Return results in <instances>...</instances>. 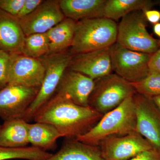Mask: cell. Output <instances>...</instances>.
<instances>
[{"label": "cell", "mask_w": 160, "mask_h": 160, "mask_svg": "<svg viewBox=\"0 0 160 160\" xmlns=\"http://www.w3.org/2000/svg\"><path fill=\"white\" fill-rule=\"evenodd\" d=\"M39 88L8 84L0 90V117L4 121L23 118Z\"/></svg>", "instance_id": "30bf717a"}, {"label": "cell", "mask_w": 160, "mask_h": 160, "mask_svg": "<svg viewBox=\"0 0 160 160\" xmlns=\"http://www.w3.org/2000/svg\"><path fill=\"white\" fill-rule=\"evenodd\" d=\"M107 0H60L65 17L76 21L85 19L104 18Z\"/></svg>", "instance_id": "2e32d148"}, {"label": "cell", "mask_w": 160, "mask_h": 160, "mask_svg": "<svg viewBox=\"0 0 160 160\" xmlns=\"http://www.w3.org/2000/svg\"><path fill=\"white\" fill-rule=\"evenodd\" d=\"M133 97L126 99L119 106L104 115L94 127L77 139L85 144L98 146L101 141L107 138L136 132Z\"/></svg>", "instance_id": "7a4b0ae2"}, {"label": "cell", "mask_w": 160, "mask_h": 160, "mask_svg": "<svg viewBox=\"0 0 160 160\" xmlns=\"http://www.w3.org/2000/svg\"><path fill=\"white\" fill-rule=\"evenodd\" d=\"M131 84L137 93L146 98L160 96V73L150 72L142 81Z\"/></svg>", "instance_id": "cb8c5ba5"}, {"label": "cell", "mask_w": 160, "mask_h": 160, "mask_svg": "<svg viewBox=\"0 0 160 160\" xmlns=\"http://www.w3.org/2000/svg\"><path fill=\"white\" fill-rule=\"evenodd\" d=\"M29 124L23 118L5 121L0 131V146L9 148L27 146L29 144Z\"/></svg>", "instance_id": "d6986e66"}, {"label": "cell", "mask_w": 160, "mask_h": 160, "mask_svg": "<svg viewBox=\"0 0 160 160\" xmlns=\"http://www.w3.org/2000/svg\"><path fill=\"white\" fill-rule=\"evenodd\" d=\"M102 116L89 106H78L55 94L35 115L33 120L52 125L62 137L76 138L94 127Z\"/></svg>", "instance_id": "6da1fadb"}, {"label": "cell", "mask_w": 160, "mask_h": 160, "mask_svg": "<svg viewBox=\"0 0 160 160\" xmlns=\"http://www.w3.org/2000/svg\"><path fill=\"white\" fill-rule=\"evenodd\" d=\"M29 143L32 146L44 150H54L57 147V140L62 137L59 132L47 123L29 124Z\"/></svg>", "instance_id": "ffe728a7"}, {"label": "cell", "mask_w": 160, "mask_h": 160, "mask_svg": "<svg viewBox=\"0 0 160 160\" xmlns=\"http://www.w3.org/2000/svg\"><path fill=\"white\" fill-rule=\"evenodd\" d=\"M52 153L33 146L9 148L0 146V160H46Z\"/></svg>", "instance_id": "7402d4cb"}, {"label": "cell", "mask_w": 160, "mask_h": 160, "mask_svg": "<svg viewBox=\"0 0 160 160\" xmlns=\"http://www.w3.org/2000/svg\"><path fill=\"white\" fill-rule=\"evenodd\" d=\"M46 160H104L98 146L82 142L76 138H66L55 154Z\"/></svg>", "instance_id": "e0dca14e"}, {"label": "cell", "mask_w": 160, "mask_h": 160, "mask_svg": "<svg viewBox=\"0 0 160 160\" xmlns=\"http://www.w3.org/2000/svg\"><path fill=\"white\" fill-rule=\"evenodd\" d=\"M153 30L155 34L160 38V22L153 25Z\"/></svg>", "instance_id": "4dcf8cb0"}, {"label": "cell", "mask_w": 160, "mask_h": 160, "mask_svg": "<svg viewBox=\"0 0 160 160\" xmlns=\"http://www.w3.org/2000/svg\"><path fill=\"white\" fill-rule=\"evenodd\" d=\"M1 127H2V126H1V125H0V131H1Z\"/></svg>", "instance_id": "836d02e7"}, {"label": "cell", "mask_w": 160, "mask_h": 160, "mask_svg": "<svg viewBox=\"0 0 160 160\" xmlns=\"http://www.w3.org/2000/svg\"><path fill=\"white\" fill-rule=\"evenodd\" d=\"M43 1L42 0H25L24 5L17 18L19 20L29 15L34 11Z\"/></svg>", "instance_id": "4316f807"}, {"label": "cell", "mask_w": 160, "mask_h": 160, "mask_svg": "<svg viewBox=\"0 0 160 160\" xmlns=\"http://www.w3.org/2000/svg\"><path fill=\"white\" fill-rule=\"evenodd\" d=\"M10 55L8 84L40 88L45 74L42 61L23 54Z\"/></svg>", "instance_id": "7c38bea8"}, {"label": "cell", "mask_w": 160, "mask_h": 160, "mask_svg": "<svg viewBox=\"0 0 160 160\" xmlns=\"http://www.w3.org/2000/svg\"><path fill=\"white\" fill-rule=\"evenodd\" d=\"M11 55L0 50V90L8 85Z\"/></svg>", "instance_id": "d4e9b609"}, {"label": "cell", "mask_w": 160, "mask_h": 160, "mask_svg": "<svg viewBox=\"0 0 160 160\" xmlns=\"http://www.w3.org/2000/svg\"><path fill=\"white\" fill-rule=\"evenodd\" d=\"M151 99L160 110V96L155 97L152 98Z\"/></svg>", "instance_id": "1f68e13d"}, {"label": "cell", "mask_w": 160, "mask_h": 160, "mask_svg": "<svg viewBox=\"0 0 160 160\" xmlns=\"http://www.w3.org/2000/svg\"><path fill=\"white\" fill-rule=\"evenodd\" d=\"M98 146L104 160H128L141 152L154 149L137 131L107 138L101 141Z\"/></svg>", "instance_id": "ba28073f"}, {"label": "cell", "mask_w": 160, "mask_h": 160, "mask_svg": "<svg viewBox=\"0 0 160 160\" xmlns=\"http://www.w3.org/2000/svg\"><path fill=\"white\" fill-rule=\"evenodd\" d=\"M110 47L72 57L69 70L77 72L95 80L112 72Z\"/></svg>", "instance_id": "4fadbf2b"}, {"label": "cell", "mask_w": 160, "mask_h": 160, "mask_svg": "<svg viewBox=\"0 0 160 160\" xmlns=\"http://www.w3.org/2000/svg\"><path fill=\"white\" fill-rule=\"evenodd\" d=\"M112 71L130 83L142 81L149 74L152 54L132 51L117 42L110 46Z\"/></svg>", "instance_id": "52a82bcc"}, {"label": "cell", "mask_w": 160, "mask_h": 160, "mask_svg": "<svg viewBox=\"0 0 160 160\" xmlns=\"http://www.w3.org/2000/svg\"><path fill=\"white\" fill-rule=\"evenodd\" d=\"M128 160H160V152L152 149L141 152Z\"/></svg>", "instance_id": "83f0119b"}, {"label": "cell", "mask_w": 160, "mask_h": 160, "mask_svg": "<svg viewBox=\"0 0 160 160\" xmlns=\"http://www.w3.org/2000/svg\"><path fill=\"white\" fill-rule=\"evenodd\" d=\"M59 1H43L31 13L19 19L26 37L36 33H46L65 18Z\"/></svg>", "instance_id": "8fae6325"}, {"label": "cell", "mask_w": 160, "mask_h": 160, "mask_svg": "<svg viewBox=\"0 0 160 160\" xmlns=\"http://www.w3.org/2000/svg\"><path fill=\"white\" fill-rule=\"evenodd\" d=\"M154 2L155 5H158L160 7V0H156V1H154Z\"/></svg>", "instance_id": "d6a6232c"}, {"label": "cell", "mask_w": 160, "mask_h": 160, "mask_svg": "<svg viewBox=\"0 0 160 160\" xmlns=\"http://www.w3.org/2000/svg\"><path fill=\"white\" fill-rule=\"evenodd\" d=\"M144 15L147 22L155 24L159 22L160 11L156 9H149L143 11Z\"/></svg>", "instance_id": "f546056e"}, {"label": "cell", "mask_w": 160, "mask_h": 160, "mask_svg": "<svg viewBox=\"0 0 160 160\" xmlns=\"http://www.w3.org/2000/svg\"><path fill=\"white\" fill-rule=\"evenodd\" d=\"M155 5L151 0H107L104 18L116 22L132 12L151 9Z\"/></svg>", "instance_id": "44dd1931"}, {"label": "cell", "mask_w": 160, "mask_h": 160, "mask_svg": "<svg viewBox=\"0 0 160 160\" xmlns=\"http://www.w3.org/2000/svg\"><path fill=\"white\" fill-rule=\"evenodd\" d=\"M72 57L63 52L39 58L45 67V76L38 94L23 117L27 122L33 120L37 112L53 97Z\"/></svg>", "instance_id": "5b68a950"}, {"label": "cell", "mask_w": 160, "mask_h": 160, "mask_svg": "<svg viewBox=\"0 0 160 160\" xmlns=\"http://www.w3.org/2000/svg\"><path fill=\"white\" fill-rule=\"evenodd\" d=\"M147 25L143 11L132 12L126 15L118 25L116 42L132 51L153 54L159 47V40L149 34Z\"/></svg>", "instance_id": "8992f818"}, {"label": "cell", "mask_w": 160, "mask_h": 160, "mask_svg": "<svg viewBox=\"0 0 160 160\" xmlns=\"http://www.w3.org/2000/svg\"><path fill=\"white\" fill-rule=\"evenodd\" d=\"M25 0H0V9L17 18Z\"/></svg>", "instance_id": "484cf974"}, {"label": "cell", "mask_w": 160, "mask_h": 160, "mask_svg": "<svg viewBox=\"0 0 160 160\" xmlns=\"http://www.w3.org/2000/svg\"><path fill=\"white\" fill-rule=\"evenodd\" d=\"M136 93L131 83L112 72L94 80L88 105L103 116Z\"/></svg>", "instance_id": "277c9868"}, {"label": "cell", "mask_w": 160, "mask_h": 160, "mask_svg": "<svg viewBox=\"0 0 160 160\" xmlns=\"http://www.w3.org/2000/svg\"><path fill=\"white\" fill-rule=\"evenodd\" d=\"M76 23L74 20L66 18L46 32L49 46L47 55L63 53L69 47H71Z\"/></svg>", "instance_id": "ac0fdd59"}, {"label": "cell", "mask_w": 160, "mask_h": 160, "mask_svg": "<svg viewBox=\"0 0 160 160\" xmlns=\"http://www.w3.org/2000/svg\"><path fill=\"white\" fill-rule=\"evenodd\" d=\"M118 24L106 18L77 22L71 51L75 54L110 47L117 42Z\"/></svg>", "instance_id": "3957f363"}, {"label": "cell", "mask_w": 160, "mask_h": 160, "mask_svg": "<svg viewBox=\"0 0 160 160\" xmlns=\"http://www.w3.org/2000/svg\"><path fill=\"white\" fill-rule=\"evenodd\" d=\"M133 98L137 131L160 152V110L151 99L137 93Z\"/></svg>", "instance_id": "9c48e42d"}, {"label": "cell", "mask_w": 160, "mask_h": 160, "mask_svg": "<svg viewBox=\"0 0 160 160\" xmlns=\"http://www.w3.org/2000/svg\"><path fill=\"white\" fill-rule=\"evenodd\" d=\"M49 52V42L46 33H36L25 38L22 54L39 59L47 55Z\"/></svg>", "instance_id": "603a6c76"}, {"label": "cell", "mask_w": 160, "mask_h": 160, "mask_svg": "<svg viewBox=\"0 0 160 160\" xmlns=\"http://www.w3.org/2000/svg\"><path fill=\"white\" fill-rule=\"evenodd\" d=\"M94 81L77 72L66 71L58 87V95L78 106L88 107Z\"/></svg>", "instance_id": "5bb4252c"}, {"label": "cell", "mask_w": 160, "mask_h": 160, "mask_svg": "<svg viewBox=\"0 0 160 160\" xmlns=\"http://www.w3.org/2000/svg\"><path fill=\"white\" fill-rule=\"evenodd\" d=\"M25 38L18 19L0 9V50L22 54Z\"/></svg>", "instance_id": "9a60e30c"}, {"label": "cell", "mask_w": 160, "mask_h": 160, "mask_svg": "<svg viewBox=\"0 0 160 160\" xmlns=\"http://www.w3.org/2000/svg\"><path fill=\"white\" fill-rule=\"evenodd\" d=\"M160 46L154 53L151 55L149 62L150 72L160 73Z\"/></svg>", "instance_id": "f1b7e54d"}]
</instances>
